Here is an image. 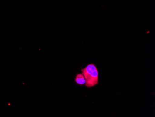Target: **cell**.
<instances>
[{
  "label": "cell",
  "instance_id": "cell-1",
  "mask_svg": "<svg viewBox=\"0 0 155 117\" xmlns=\"http://www.w3.org/2000/svg\"><path fill=\"white\" fill-rule=\"evenodd\" d=\"M81 70L86 79V86L91 88L98 84V71L94 64H90Z\"/></svg>",
  "mask_w": 155,
  "mask_h": 117
},
{
  "label": "cell",
  "instance_id": "cell-2",
  "mask_svg": "<svg viewBox=\"0 0 155 117\" xmlns=\"http://www.w3.org/2000/svg\"><path fill=\"white\" fill-rule=\"evenodd\" d=\"M75 81L78 84L83 85L86 83V79L82 73H78L75 77Z\"/></svg>",
  "mask_w": 155,
  "mask_h": 117
}]
</instances>
